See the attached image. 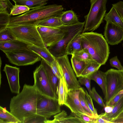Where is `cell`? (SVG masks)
Returning a JSON list of instances; mask_svg holds the SVG:
<instances>
[{
    "label": "cell",
    "mask_w": 123,
    "mask_h": 123,
    "mask_svg": "<svg viewBox=\"0 0 123 123\" xmlns=\"http://www.w3.org/2000/svg\"><path fill=\"white\" fill-rule=\"evenodd\" d=\"M43 96L33 85L25 84L21 92L11 98L10 112L23 123L25 119L36 113L37 103Z\"/></svg>",
    "instance_id": "obj_1"
},
{
    "label": "cell",
    "mask_w": 123,
    "mask_h": 123,
    "mask_svg": "<svg viewBox=\"0 0 123 123\" xmlns=\"http://www.w3.org/2000/svg\"><path fill=\"white\" fill-rule=\"evenodd\" d=\"M63 9L62 5L56 4L32 9L21 15L10 17L7 27L24 25H37L47 19L59 17Z\"/></svg>",
    "instance_id": "obj_2"
},
{
    "label": "cell",
    "mask_w": 123,
    "mask_h": 123,
    "mask_svg": "<svg viewBox=\"0 0 123 123\" xmlns=\"http://www.w3.org/2000/svg\"><path fill=\"white\" fill-rule=\"evenodd\" d=\"M82 49L86 50L92 60L101 65L105 64L110 54L108 43L102 34L92 31L82 32Z\"/></svg>",
    "instance_id": "obj_3"
},
{
    "label": "cell",
    "mask_w": 123,
    "mask_h": 123,
    "mask_svg": "<svg viewBox=\"0 0 123 123\" xmlns=\"http://www.w3.org/2000/svg\"><path fill=\"white\" fill-rule=\"evenodd\" d=\"M85 24V22H79L74 25H62L58 27L64 31V36L57 42L48 47L49 51L55 58L66 55L67 46L74 38L82 33Z\"/></svg>",
    "instance_id": "obj_4"
},
{
    "label": "cell",
    "mask_w": 123,
    "mask_h": 123,
    "mask_svg": "<svg viewBox=\"0 0 123 123\" xmlns=\"http://www.w3.org/2000/svg\"><path fill=\"white\" fill-rule=\"evenodd\" d=\"M107 0H90L88 14L84 16L85 24L82 32L96 30L103 21L106 14Z\"/></svg>",
    "instance_id": "obj_5"
},
{
    "label": "cell",
    "mask_w": 123,
    "mask_h": 123,
    "mask_svg": "<svg viewBox=\"0 0 123 123\" xmlns=\"http://www.w3.org/2000/svg\"><path fill=\"white\" fill-rule=\"evenodd\" d=\"M8 27L17 39L30 44L41 47L46 46L34 25H20Z\"/></svg>",
    "instance_id": "obj_6"
},
{
    "label": "cell",
    "mask_w": 123,
    "mask_h": 123,
    "mask_svg": "<svg viewBox=\"0 0 123 123\" xmlns=\"http://www.w3.org/2000/svg\"><path fill=\"white\" fill-rule=\"evenodd\" d=\"M106 93L104 101L105 105L123 89L122 71L110 69L105 72Z\"/></svg>",
    "instance_id": "obj_7"
},
{
    "label": "cell",
    "mask_w": 123,
    "mask_h": 123,
    "mask_svg": "<svg viewBox=\"0 0 123 123\" xmlns=\"http://www.w3.org/2000/svg\"><path fill=\"white\" fill-rule=\"evenodd\" d=\"M4 53L11 63L18 66L32 65L41 60L39 55L27 47Z\"/></svg>",
    "instance_id": "obj_8"
},
{
    "label": "cell",
    "mask_w": 123,
    "mask_h": 123,
    "mask_svg": "<svg viewBox=\"0 0 123 123\" xmlns=\"http://www.w3.org/2000/svg\"><path fill=\"white\" fill-rule=\"evenodd\" d=\"M34 86L43 95L52 98H57L54 93L43 65H40L34 71Z\"/></svg>",
    "instance_id": "obj_9"
},
{
    "label": "cell",
    "mask_w": 123,
    "mask_h": 123,
    "mask_svg": "<svg viewBox=\"0 0 123 123\" xmlns=\"http://www.w3.org/2000/svg\"><path fill=\"white\" fill-rule=\"evenodd\" d=\"M55 59L65 79L68 90L81 89L82 87L70 65L68 55L56 58Z\"/></svg>",
    "instance_id": "obj_10"
},
{
    "label": "cell",
    "mask_w": 123,
    "mask_h": 123,
    "mask_svg": "<svg viewBox=\"0 0 123 123\" xmlns=\"http://www.w3.org/2000/svg\"><path fill=\"white\" fill-rule=\"evenodd\" d=\"M57 98H52L43 96L38 101L36 113L48 119L61 111Z\"/></svg>",
    "instance_id": "obj_11"
},
{
    "label": "cell",
    "mask_w": 123,
    "mask_h": 123,
    "mask_svg": "<svg viewBox=\"0 0 123 123\" xmlns=\"http://www.w3.org/2000/svg\"><path fill=\"white\" fill-rule=\"evenodd\" d=\"M37 26V30L46 47L57 42L65 35L64 31L59 28Z\"/></svg>",
    "instance_id": "obj_12"
},
{
    "label": "cell",
    "mask_w": 123,
    "mask_h": 123,
    "mask_svg": "<svg viewBox=\"0 0 123 123\" xmlns=\"http://www.w3.org/2000/svg\"><path fill=\"white\" fill-rule=\"evenodd\" d=\"M104 36L108 44L111 45L117 44L123 40V29L113 22H107L105 27Z\"/></svg>",
    "instance_id": "obj_13"
},
{
    "label": "cell",
    "mask_w": 123,
    "mask_h": 123,
    "mask_svg": "<svg viewBox=\"0 0 123 123\" xmlns=\"http://www.w3.org/2000/svg\"><path fill=\"white\" fill-rule=\"evenodd\" d=\"M81 89L68 90L67 99L64 105L68 107L72 113H82L90 117L95 118L85 111L80 104L79 95Z\"/></svg>",
    "instance_id": "obj_14"
},
{
    "label": "cell",
    "mask_w": 123,
    "mask_h": 123,
    "mask_svg": "<svg viewBox=\"0 0 123 123\" xmlns=\"http://www.w3.org/2000/svg\"><path fill=\"white\" fill-rule=\"evenodd\" d=\"M3 71L6 74L11 92L17 94L19 93L20 89L19 68L6 64Z\"/></svg>",
    "instance_id": "obj_15"
},
{
    "label": "cell",
    "mask_w": 123,
    "mask_h": 123,
    "mask_svg": "<svg viewBox=\"0 0 123 123\" xmlns=\"http://www.w3.org/2000/svg\"><path fill=\"white\" fill-rule=\"evenodd\" d=\"M29 44H30L17 39L8 41L0 42V49L4 53L26 48Z\"/></svg>",
    "instance_id": "obj_16"
},
{
    "label": "cell",
    "mask_w": 123,
    "mask_h": 123,
    "mask_svg": "<svg viewBox=\"0 0 123 123\" xmlns=\"http://www.w3.org/2000/svg\"><path fill=\"white\" fill-rule=\"evenodd\" d=\"M27 48L44 59L49 65L55 59L46 47H41L32 44H29Z\"/></svg>",
    "instance_id": "obj_17"
},
{
    "label": "cell",
    "mask_w": 123,
    "mask_h": 123,
    "mask_svg": "<svg viewBox=\"0 0 123 123\" xmlns=\"http://www.w3.org/2000/svg\"><path fill=\"white\" fill-rule=\"evenodd\" d=\"M52 120H48L46 123H80V121L76 117L71 115L68 116L65 111L62 110L54 115Z\"/></svg>",
    "instance_id": "obj_18"
},
{
    "label": "cell",
    "mask_w": 123,
    "mask_h": 123,
    "mask_svg": "<svg viewBox=\"0 0 123 123\" xmlns=\"http://www.w3.org/2000/svg\"><path fill=\"white\" fill-rule=\"evenodd\" d=\"M68 91L65 79L63 76L59 79L56 92L59 104L61 105H64L65 102Z\"/></svg>",
    "instance_id": "obj_19"
},
{
    "label": "cell",
    "mask_w": 123,
    "mask_h": 123,
    "mask_svg": "<svg viewBox=\"0 0 123 123\" xmlns=\"http://www.w3.org/2000/svg\"><path fill=\"white\" fill-rule=\"evenodd\" d=\"M41 64L43 66L48 79L54 93L57 95L56 93V87L59 79L52 72L49 64L43 59H42Z\"/></svg>",
    "instance_id": "obj_20"
},
{
    "label": "cell",
    "mask_w": 123,
    "mask_h": 123,
    "mask_svg": "<svg viewBox=\"0 0 123 123\" xmlns=\"http://www.w3.org/2000/svg\"><path fill=\"white\" fill-rule=\"evenodd\" d=\"M123 111V96L113 107L110 112L102 113L99 115L103 119L110 122L111 119L117 117Z\"/></svg>",
    "instance_id": "obj_21"
},
{
    "label": "cell",
    "mask_w": 123,
    "mask_h": 123,
    "mask_svg": "<svg viewBox=\"0 0 123 123\" xmlns=\"http://www.w3.org/2000/svg\"><path fill=\"white\" fill-rule=\"evenodd\" d=\"M59 17L64 25H74L79 22L77 15L72 10L62 12Z\"/></svg>",
    "instance_id": "obj_22"
},
{
    "label": "cell",
    "mask_w": 123,
    "mask_h": 123,
    "mask_svg": "<svg viewBox=\"0 0 123 123\" xmlns=\"http://www.w3.org/2000/svg\"><path fill=\"white\" fill-rule=\"evenodd\" d=\"M90 76L91 80L95 81L100 87L105 96L106 93L105 72L98 70Z\"/></svg>",
    "instance_id": "obj_23"
},
{
    "label": "cell",
    "mask_w": 123,
    "mask_h": 123,
    "mask_svg": "<svg viewBox=\"0 0 123 123\" xmlns=\"http://www.w3.org/2000/svg\"><path fill=\"white\" fill-rule=\"evenodd\" d=\"M104 20L106 22H113L123 29V20L115 8L112 6L109 12L106 13Z\"/></svg>",
    "instance_id": "obj_24"
},
{
    "label": "cell",
    "mask_w": 123,
    "mask_h": 123,
    "mask_svg": "<svg viewBox=\"0 0 123 123\" xmlns=\"http://www.w3.org/2000/svg\"><path fill=\"white\" fill-rule=\"evenodd\" d=\"M80 34L74 38L68 44L66 49V55H72L82 49Z\"/></svg>",
    "instance_id": "obj_25"
},
{
    "label": "cell",
    "mask_w": 123,
    "mask_h": 123,
    "mask_svg": "<svg viewBox=\"0 0 123 123\" xmlns=\"http://www.w3.org/2000/svg\"><path fill=\"white\" fill-rule=\"evenodd\" d=\"M71 60L72 68L77 77H78L81 76L82 73L89 62L78 60L73 55H72Z\"/></svg>",
    "instance_id": "obj_26"
},
{
    "label": "cell",
    "mask_w": 123,
    "mask_h": 123,
    "mask_svg": "<svg viewBox=\"0 0 123 123\" xmlns=\"http://www.w3.org/2000/svg\"><path fill=\"white\" fill-rule=\"evenodd\" d=\"M17 4L26 6L30 9L45 6L48 0H12Z\"/></svg>",
    "instance_id": "obj_27"
},
{
    "label": "cell",
    "mask_w": 123,
    "mask_h": 123,
    "mask_svg": "<svg viewBox=\"0 0 123 123\" xmlns=\"http://www.w3.org/2000/svg\"><path fill=\"white\" fill-rule=\"evenodd\" d=\"M0 123H21V122L10 112L0 106Z\"/></svg>",
    "instance_id": "obj_28"
},
{
    "label": "cell",
    "mask_w": 123,
    "mask_h": 123,
    "mask_svg": "<svg viewBox=\"0 0 123 123\" xmlns=\"http://www.w3.org/2000/svg\"><path fill=\"white\" fill-rule=\"evenodd\" d=\"M62 25L60 17H55L43 20L39 23L37 26L57 28Z\"/></svg>",
    "instance_id": "obj_29"
},
{
    "label": "cell",
    "mask_w": 123,
    "mask_h": 123,
    "mask_svg": "<svg viewBox=\"0 0 123 123\" xmlns=\"http://www.w3.org/2000/svg\"><path fill=\"white\" fill-rule=\"evenodd\" d=\"M101 65L93 60L91 61L88 63L82 73L81 76L83 77L90 76L98 70Z\"/></svg>",
    "instance_id": "obj_30"
},
{
    "label": "cell",
    "mask_w": 123,
    "mask_h": 123,
    "mask_svg": "<svg viewBox=\"0 0 123 123\" xmlns=\"http://www.w3.org/2000/svg\"><path fill=\"white\" fill-rule=\"evenodd\" d=\"M17 39L15 36L8 27L0 31V42L8 41Z\"/></svg>",
    "instance_id": "obj_31"
},
{
    "label": "cell",
    "mask_w": 123,
    "mask_h": 123,
    "mask_svg": "<svg viewBox=\"0 0 123 123\" xmlns=\"http://www.w3.org/2000/svg\"><path fill=\"white\" fill-rule=\"evenodd\" d=\"M47 120L45 117L36 113L25 119L23 123H46Z\"/></svg>",
    "instance_id": "obj_32"
},
{
    "label": "cell",
    "mask_w": 123,
    "mask_h": 123,
    "mask_svg": "<svg viewBox=\"0 0 123 123\" xmlns=\"http://www.w3.org/2000/svg\"><path fill=\"white\" fill-rule=\"evenodd\" d=\"M79 98L80 104L84 110L91 116L96 118L92 112L89 108L85 98V92L82 87L80 89L79 95Z\"/></svg>",
    "instance_id": "obj_33"
},
{
    "label": "cell",
    "mask_w": 123,
    "mask_h": 123,
    "mask_svg": "<svg viewBox=\"0 0 123 123\" xmlns=\"http://www.w3.org/2000/svg\"><path fill=\"white\" fill-rule=\"evenodd\" d=\"M15 4V5H12L10 8V14L11 16L18 15L30 10V8L26 6L18 5L16 3Z\"/></svg>",
    "instance_id": "obj_34"
},
{
    "label": "cell",
    "mask_w": 123,
    "mask_h": 123,
    "mask_svg": "<svg viewBox=\"0 0 123 123\" xmlns=\"http://www.w3.org/2000/svg\"><path fill=\"white\" fill-rule=\"evenodd\" d=\"M72 55H73L78 60L87 62H89L92 60L88 52L86 50L83 49L75 53Z\"/></svg>",
    "instance_id": "obj_35"
},
{
    "label": "cell",
    "mask_w": 123,
    "mask_h": 123,
    "mask_svg": "<svg viewBox=\"0 0 123 123\" xmlns=\"http://www.w3.org/2000/svg\"><path fill=\"white\" fill-rule=\"evenodd\" d=\"M71 114L79 118L82 123H95L97 118L92 117L80 113H72Z\"/></svg>",
    "instance_id": "obj_36"
},
{
    "label": "cell",
    "mask_w": 123,
    "mask_h": 123,
    "mask_svg": "<svg viewBox=\"0 0 123 123\" xmlns=\"http://www.w3.org/2000/svg\"><path fill=\"white\" fill-rule=\"evenodd\" d=\"M85 98L88 106L91 111L92 112L95 116L97 118L99 117L97 109L94 106L92 98L87 92V91L84 89Z\"/></svg>",
    "instance_id": "obj_37"
},
{
    "label": "cell",
    "mask_w": 123,
    "mask_h": 123,
    "mask_svg": "<svg viewBox=\"0 0 123 123\" xmlns=\"http://www.w3.org/2000/svg\"><path fill=\"white\" fill-rule=\"evenodd\" d=\"M0 31H1L7 27L11 15L8 12L0 13Z\"/></svg>",
    "instance_id": "obj_38"
},
{
    "label": "cell",
    "mask_w": 123,
    "mask_h": 123,
    "mask_svg": "<svg viewBox=\"0 0 123 123\" xmlns=\"http://www.w3.org/2000/svg\"><path fill=\"white\" fill-rule=\"evenodd\" d=\"M90 96L92 99L97 102L101 106L105 108L106 106L102 98L97 92L94 87H93L91 90Z\"/></svg>",
    "instance_id": "obj_39"
},
{
    "label": "cell",
    "mask_w": 123,
    "mask_h": 123,
    "mask_svg": "<svg viewBox=\"0 0 123 123\" xmlns=\"http://www.w3.org/2000/svg\"><path fill=\"white\" fill-rule=\"evenodd\" d=\"M90 76L83 77L80 76L78 77V81L80 84L84 85L87 89L90 95L91 92V80Z\"/></svg>",
    "instance_id": "obj_40"
},
{
    "label": "cell",
    "mask_w": 123,
    "mask_h": 123,
    "mask_svg": "<svg viewBox=\"0 0 123 123\" xmlns=\"http://www.w3.org/2000/svg\"><path fill=\"white\" fill-rule=\"evenodd\" d=\"M50 65L52 72L59 79L63 76L56 59Z\"/></svg>",
    "instance_id": "obj_41"
},
{
    "label": "cell",
    "mask_w": 123,
    "mask_h": 123,
    "mask_svg": "<svg viewBox=\"0 0 123 123\" xmlns=\"http://www.w3.org/2000/svg\"><path fill=\"white\" fill-rule=\"evenodd\" d=\"M123 96V89L116 95L105 105L113 107Z\"/></svg>",
    "instance_id": "obj_42"
},
{
    "label": "cell",
    "mask_w": 123,
    "mask_h": 123,
    "mask_svg": "<svg viewBox=\"0 0 123 123\" xmlns=\"http://www.w3.org/2000/svg\"><path fill=\"white\" fill-rule=\"evenodd\" d=\"M110 63L112 67H115L120 70H123V66L122 65L117 56L111 58L110 60Z\"/></svg>",
    "instance_id": "obj_43"
},
{
    "label": "cell",
    "mask_w": 123,
    "mask_h": 123,
    "mask_svg": "<svg viewBox=\"0 0 123 123\" xmlns=\"http://www.w3.org/2000/svg\"><path fill=\"white\" fill-rule=\"evenodd\" d=\"M112 5L115 8L123 20V1H119L112 4Z\"/></svg>",
    "instance_id": "obj_44"
},
{
    "label": "cell",
    "mask_w": 123,
    "mask_h": 123,
    "mask_svg": "<svg viewBox=\"0 0 123 123\" xmlns=\"http://www.w3.org/2000/svg\"><path fill=\"white\" fill-rule=\"evenodd\" d=\"M111 123H123V111L116 117L111 119Z\"/></svg>",
    "instance_id": "obj_45"
},
{
    "label": "cell",
    "mask_w": 123,
    "mask_h": 123,
    "mask_svg": "<svg viewBox=\"0 0 123 123\" xmlns=\"http://www.w3.org/2000/svg\"><path fill=\"white\" fill-rule=\"evenodd\" d=\"M8 6V4L6 1H0V13L8 12L6 9Z\"/></svg>",
    "instance_id": "obj_46"
},
{
    "label": "cell",
    "mask_w": 123,
    "mask_h": 123,
    "mask_svg": "<svg viewBox=\"0 0 123 123\" xmlns=\"http://www.w3.org/2000/svg\"><path fill=\"white\" fill-rule=\"evenodd\" d=\"M95 123H111L110 122L102 118L99 115V117L97 118Z\"/></svg>",
    "instance_id": "obj_47"
},
{
    "label": "cell",
    "mask_w": 123,
    "mask_h": 123,
    "mask_svg": "<svg viewBox=\"0 0 123 123\" xmlns=\"http://www.w3.org/2000/svg\"><path fill=\"white\" fill-rule=\"evenodd\" d=\"M113 107L108 106H106L105 107V112L109 113L110 112L112 111Z\"/></svg>",
    "instance_id": "obj_48"
},
{
    "label": "cell",
    "mask_w": 123,
    "mask_h": 123,
    "mask_svg": "<svg viewBox=\"0 0 123 123\" xmlns=\"http://www.w3.org/2000/svg\"><path fill=\"white\" fill-rule=\"evenodd\" d=\"M6 0H0V1H6Z\"/></svg>",
    "instance_id": "obj_49"
},
{
    "label": "cell",
    "mask_w": 123,
    "mask_h": 123,
    "mask_svg": "<svg viewBox=\"0 0 123 123\" xmlns=\"http://www.w3.org/2000/svg\"><path fill=\"white\" fill-rule=\"evenodd\" d=\"M122 72H123V70H122Z\"/></svg>",
    "instance_id": "obj_50"
},
{
    "label": "cell",
    "mask_w": 123,
    "mask_h": 123,
    "mask_svg": "<svg viewBox=\"0 0 123 123\" xmlns=\"http://www.w3.org/2000/svg\"></svg>",
    "instance_id": "obj_51"
}]
</instances>
